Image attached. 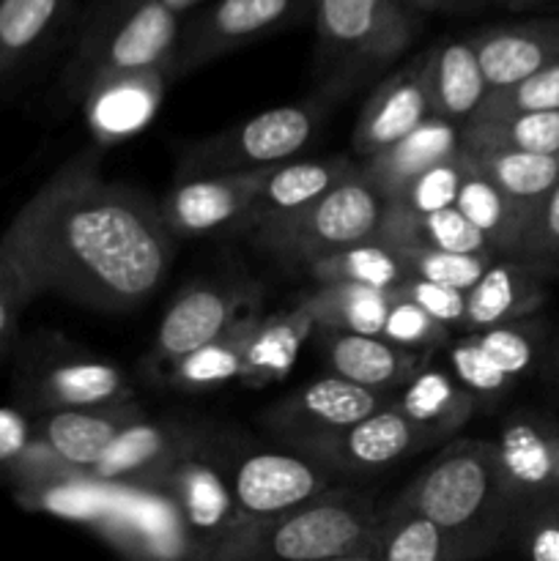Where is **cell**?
<instances>
[{
	"label": "cell",
	"mask_w": 559,
	"mask_h": 561,
	"mask_svg": "<svg viewBox=\"0 0 559 561\" xmlns=\"http://www.w3.org/2000/svg\"><path fill=\"white\" fill-rule=\"evenodd\" d=\"M159 493L170 499V510L179 518L184 535L206 548L203 553L208 557H214L219 546L244 524L228 474L208 463L197 449L173 466Z\"/></svg>",
	"instance_id": "5bb4252c"
},
{
	"label": "cell",
	"mask_w": 559,
	"mask_h": 561,
	"mask_svg": "<svg viewBox=\"0 0 559 561\" xmlns=\"http://www.w3.org/2000/svg\"><path fill=\"white\" fill-rule=\"evenodd\" d=\"M384 201L362 170H351L329 192L299 211L252 230L258 244L280 261L310 263L376 236Z\"/></svg>",
	"instance_id": "8992f818"
},
{
	"label": "cell",
	"mask_w": 559,
	"mask_h": 561,
	"mask_svg": "<svg viewBox=\"0 0 559 561\" xmlns=\"http://www.w3.org/2000/svg\"><path fill=\"white\" fill-rule=\"evenodd\" d=\"M398 502L420 510L447 529L480 542L488 553L507 542L518 515V499L510 491L493 442H466L444 449Z\"/></svg>",
	"instance_id": "7a4b0ae2"
},
{
	"label": "cell",
	"mask_w": 559,
	"mask_h": 561,
	"mask_svg": "<svg viewBox=\"0 0 559 561\" xmlns=\"http://www.w3.org/2000/svg\"><path fill=\"white\" fill-rule=\"evenodd\" d=\"M425 85L433 115L458 124L475 115L488 96V80L469 38L442 42L425 53Z\"/></svg>",
	"instance_id": "4316f807"
},
{
	"label": "cell",
	"mask_w": 559,
	"mask_h": 561,
	"mask_svg": "<svg viewBox=\"0 0 559 561\" xmlns=\"http://www.w3.org/2000/svg\"><path fill=\"white\" fill-rule=\"evenodd\" d=\"M258 321H261V316L244 312L223 334L203 343L201 348L186 354L184 359L173 362L168 367L170 383L179 389H212L223 387L228 381H239Z\"/></svg>",
	"instance_id": "d6a6232c"
},
{
	"label": "cell",
	"mask_w": 559,
	"mask_h": 561,
	"mask_svg": "<svg viewBox=\"0 0 559 561\" xmlns=\"http://www.w3.org/2000/svg\"><path fill=\"white\" fill-rule=\"evenodd\" d=\"M532 110H559V58L513 85L488 91L471 118H497V115L532 113Z\"/></svg>",
	"instance_id": "ab89813d"
},
{
	"label": "cell",
	"mask_w": 559,
	"mask_h": 561,
	"mask_svg": "<svg viewBox=\"0 0 559 561\" xmlns=\"http://www.w3.org/2000/svg\"><path fill=\"white\" fill-rule=\"evenodd\" d=\"M266 170L186 175L162 197L159 211L175 236H212L244 228Z\"/></svg>",
	"instance_id": "9a60e30c"
},
{
	"label": "cell",
	"mask_w": 559,
	"mask_h": 561,
	"mask_svg": "<svg viewBox=\"0 0 559 561\" xmlns=\"http://www.w3.org/2000/svg\"><path fill=\"white\" fill-rule=\"evenodd\" d=\"M175 233L159 203L107 181L93 153L60 164L0 233L33 296L121 312L168 279Z\"/></svg>",
	"instance_id": "6da1fadb"
},
{
	"label": "cell",
	"mask_w": 559,
	"mask_h": 561,
	"mask_svg": "<svg viewBox=\"0 0 559 561\" xmlns=\"http://www.w3.org/2000/svg\"><path fill=\"white\" fill-rule=\"evenodd\" d=\"M140 416H146V411L132 398L124 403L91 405V409L42 411L31 414V427L33 436L47 442L60 458L88 471V466L113 444V438Z\"/></svg>",
	"instance_id": "7402d4cb"
},
{
	"label": "cell",
	"mask_w": 559,
	"mask_h": 561,
	"mask_svg": "<svg viewBox=\"0 0 559 561\" xmlns=\"http://www.w3.org/2000/svg\"><path fill=\"white\" fill-rule=\"evenodd\" d=\"M515 257L532 263L546 279L559 277V181L532 217Z\"/></svg>",
	"instance_id": "f6af8a7d"
},
{
	"label": "cell",
	"mask_w": 559,
	"mask_h": 561,
	"mask_svg": "<svg viewBox=\"0 0 559 561\" xmlns=\"http://www.w3.org/2000/svg\"><path fill=\"white\" fill-rule=\"evenodd\" d=\"M11 400L27 416L132 400L129 378L53 329L20 334L9 356Z\"/></svg>",
	"instance_id": "277c9868"
},
{
	"label": "cell",
	"mask_w": 559,
	"mask_h": 561,
	"mask_svg": "<svg viewBox=\"0 0 559 561\" xmlns=\"http://www.w3.org/2000/svg\"><path fill=\"white\" fill-rule=\"evenodd\" d=\"M422 447H427L425 436L406 420L398 405L387 400L362 420L351 422L343 431L305 444V447H299V453L316 458L329 471L376 474V471L400 463Z\"/></svg>",
	"instance_id": "4fadbf2b"
},
{
	"label": "cell",
	"mask_w": 559,
	"mask_h": 561,
	"mask_svg": "<svg viewBox=\"0 0 559 561\" xmlns=\"http://www.w3.org/2000/svg\"><path fill=\"white\" fill-rule=\"evenodd\" d=\"M469 42L486 71L488 91H497L559 58V20L486 27L471 33Z\"/></svg>",
	"instance_id": "603a6c76"
},
{
	"label": "cell",
	"mask_w": 559,
	"mask_h": 561,
	"mask_svg": "<svg viewBox=\"0 0 559 561\" xmlns=\"http://www.w3.org/2000/svg\"><path fill=\"white\" fill-rule=\"evenodd\" d=\"M162 3L168 5V9H173V11H179V14H184V11H190L192 5L203 3V0H162Z\"/></svg>",
	"instance_id": "f907efd6"
},
{
	"label": "cell",
	"mask_w": 559,
	"mask_h": 561,
	"mask_svg": "<svg viewBox=\"0 0 559 561\" xmlns=\"http://www.w3.org/2000/svg\"><path fill=\"white\" fill-rule=\"evenodd\" d=\"M376 241L389 247H431L449 252H493L486 236L455 206L414 211L400 203H384Z\"/></svg>",
	"instance_id": "f1b7e54d"
},
{
	"label": "cell",
	"mask_w": 559,
	"mask_h": 561,
	"mask_svg": "<svg viewBox=\"0 0 559 561\" xmlns=\"http://www.w3.org/2000/svg\"><path fill=\"white\" fill-rule=\"evenodd\" d=\"M403 3L414 11H466L486 0H403Z\"/></svg>",
	"instance_id": "681fc988"
},
{
	"label": "cell",
	"mask_w": 559,
	"mask_h": 561,
	"mask_svg": "<svg viewBox=\"0 0 559 561\" xmlns=\"http://www.w3.org/2000/svg\"><path fill=\"white\" fill-rule=\"evenodd\" d=\"M497 3H502L504 9H532V5H540L546 0H497Z\"/></svg>",
	"instance_id": "816d5d0a"
},
{
	"label": "cell",
	"mask_w": 559,
	"mask_h": 561,
	"mask_svg": "<svg viewBox=\"0 0 559 561\" xmlns=\"http://www.w3.org/2000/svg\"><path fill=\"white\" fill-rule=\"evenodd\" d=\"M33 299L36 296H33L31 285L25 283L22 272L0 241V373L9 365V356L14 351L16 337H20L22 312Z\"/></svg>",
	"instance_id": "bcb514c9"
},
{
	"label": "cell",
	"mask_w": 559,
	"mask_h": 561,
	"mask_svg": "<svg viewBox=\"0 0 559 561\" xmlns=\"http://www.w3.org/2000/svg\"><path fill=\"white\" fill-rule=\"evenodd\" d=\"M493 447L518 507L559 485V425L554 422L518 416Z\"/></svg>",
	"instance_id": "cb8c5ba5"
},
{
	"label": "cell",
	"mask_w": 559,
	"mask_h": 561,
	"mask_svg": "<svg viewBox=\"0 0 559 561\" xmlns=\"http://www.w3.org/2000/svg\"><path fill=\"white\" fill-rule=\"evenodd\" d=\"M546 301V277L532 263L521 257H493L482 277L466 290V310L460 329L502 327V323L526 321Z\"/></svg>",
	"instance_id": "ffe728a7"
},
{
	"label": "cell",
	"mask_w": 559,
	"mask_h": 561,
	"mask_svg": "<svg viewBox=\"0 0 559 561\" xmlns=\"http://www.w3.org/2000/svg\"><path fill=\"white\" fill-rule=\"evenodd\" d=\"M323 351L332 373L376 392L403 387L420 367L417 351L400 348L381 334L327 332Z\"/></svg>",
	"instance_id": "484cf974"
},
{
	"label": "cell",
	"mask_w": 559,
	"mask_h": 561,
	"mask_svg": "<svg viewBox=\"0 0 559 561\" xmlns=\"http://www.w3.org/2000/svg\"><path fill=\"white\" fill-rule=\"evenodd\" d=\"M392 296L400 299H409L414 305H420L422 310L431 312L436 321L447 323L449 329H458L464 323V310H466V290L453 288V285L433 283V279L422 277H403L392 290Z\"/></svg>",
	"instance_id": "7dc6e473"
},
{
	"label": "cell",
	"mask_w": 559,
	"mask_h": 561,
	"mask_svg": "<svg viewBox=\"0 0 559 561\" xmlns=\"http://www.w3.org/2000/svg\"><path fill=\"white\" fill-rule=\"evenodd\" d=\"M395 405L425 436V442L433 444L449 438L471 420L477 411V398L449 373L420 365L403 383V392Z\"/></svg>",
	"instance_id": "83f0119b"
},
{
	"label": "cell",
	"mask_w": 559,
	"mask_h": 561,
	"mask_svg": "<svg viewBox=\"0 0 559 561\" xmlns=\"http://www.w3.org/2000/svg\"><path fill=\"white\" fill-rule=\"evenodd\" d=\"M449 365H453L455 381L460 387L469 389L477 400L480 398H497V394L507 392L513 378L486 354L477 337L458 340V343L449 348Z\"/></svg>",
	"instance_id": "ee69618b"
},
{
	"label": "cell",
	"mask_w": 559,
	"mask_h": 561,
	"mask_svg": "<svg viewBox=\"0 0 559 561\" xmlns=\"http://www.w3.org/2000/svg\"><path fill=\"white\" fill-rule=\"evenodd\" d=\"M507 542L535 561H559V485L518 510Z\"/></svg>",
	"instance_id": "f35d334b"
},
{
	"label": "cell",
	"mask_w": 559,
	"mask_h": 561,
	"mask_svg": "<svg viewBox=\"0 0 559 561\" xmlns=\"http://www.w3.org/2000/svg\"><path fill=\"white\" fill-rule=\"evenodd\" d=\"M181 14L162 0H110L77 38L64 71V91L80 104L91 88L126 71L173 66Z\"/></svg>",
	"instance_id": "5b68a950"
},
{
	"label": "cell",
	"mask_w": 559,
	"mask_h": 561,
	"mask_svg": "<svg viewBox=\"0 0 559 561\" xmlns=\"http://www.w3.org/2000/svg\"><path fill=\"white\" fill-rule=\"evenodd\" d=\"M471 334L513 381L526 376L535 367L537 351H540V329L532 327V323L513 321L502 323V327L480 329V332Z\"/></svg>",
	"instance_id": "b9f144b4"
},
{
	"label": "cell",
	"mask_w": 559,
	"mask_h": 561,
	"mask_svg": "<svg viewBox=\"0 0 559 561\" xmlns=\"http://www.w3.org/2000/svg\"><path fill=\"white\" fill-rule=\"evenodd\" d=\"M464 148L469 151L502 148V151L559 153V110H532V113L466 121Z\"/></svg>",
	"instance_id": "d590c367"
},
{
	"label": "cell",
	"mask_w": 559,
	"mask_h": 561,
	"mask_svg": "<svg viewBox=\"0 0 559 561\" xmlns=\"http://www.w3.org/2000/svg\"><path fill=\"white\" fill-rule=\"evenodd\" d=\"M316 110L310 104H283L263 110L239 126L219 131L206 142L190 148L184 162L186 175L241 173V170L274 168L288 162L310 142L316 131Z\"/></svg>",
	"instance_id": "ba28073f"
},
{
	"label": "cell",
	"mask_w": 559,
	"mask_h": 561,
	"mask_svg": "<svg viewBox=\"0 0 559 561\" xmlns=\"http://www.w3.org/2000/svg\"><path fill=\"white\" fill-rule=\"evenodd\" d=\"M318 42L329 64L370 71L392 64L414 38V9L403 0H312Z\"/></svg>",
	"instance_id": "52a82bcc"
},
{
	"label": "cell",
	"mask_w": 559,
	"mask_h": 561,
	"mask_svg": "<svg viewBox=\"0 0 559 561\" xmlns=\"http://www.w3.org/2000/svg\"><path fill=\"white\" fill-rule=\"evenodd\" d=\"M469 151V148H466ZM471 164L486 179H491L510 201L518 203L529 219L535 217L540 203L559 181V153H535V151H502V148H486V151H469ZM529 230V228H526Z\"/></svg>",
	"instance_id": "836d02e7"
},
{
	"label": "cell",
	"mask_w": 559,
	"mask_h": 561,
	"mask_svg": "<svg viewBox=\"0 0 559 561\" xmlns=\"http://www.w3.org/2000/svg\"><path fill=\"white\" fill-rule=\"evenodd\" d=\"M389 290L360 283H318L312 294L299 301L312 323L323 332L381 334L389 310Z\"/></svg>",
	"instance_id": "e575fe53"
},
{
	"label": "cell",
	"mask_w": 559,
	"mask_h": 561,
	"mask_svg": "<svg viewBox=\"0 0 559 561\" xmlns=\"http://www.w3.org/2000/svg\"><path fill=\"white\" fill-rule=\"evenodd\" d=\"M455 208L486 236V241L497 255H518L521 241H524L526 228L532 222L529 214L518 203L510 201L475 164H469V173H466L458 197H455Z\"/></svg>",
	"instance_id": "4dcf8cb0"
},
{
	"label": "cell",
	"mask_w": 559,
	"mask_h": 561,
	"mask_svg": "<svg viewBox=\"0 0 559 561\" xmlns=\"http://www.w3.org/2000/svg\"><path fill=\"white\" fill-rule=\"evenodd\" d=\"M307 268L316 283H360L384 290H392L406 277V268L395 247L381 244L376 239L343 247V250L310 263Z\"/></svg>",
	"instance_id": "8d00e7d4"
},
{
	"label": "cell",
	"mask_w": 559,
	"mask_h": 561,
	"mask_svg": "<svg viewBox=\"0 0 559 561\" xmlns=\"http://www.w3.org/2000/svg\"><path fill=\"white\" fill-rule=\"evenodd\" d=\"M427 115H431V99L425 85V55H417L370 93L351 137L354 151L362 159L373 157L389 142L409 135Z\"/></svg>",
	"instance_id": "ac0fdd59"
},
{
	"label": "cell",
	"mask_w": 559,
	"mask_h": 561,
	"mask_svg": "<svg viewBox=\"0 0 559 561\" xmlns=\"http://www.w3.org/2000/svg\"><path fill=\"white\" fill-rule=\"evenodd\" d=\"M312 329H316V323L301 305H296L294 310L274 312V316H261L250 340V348H247L244 370H241L239 381L258 389L288 376L296 356H299L301 343Z\"/></svg>",
	"instance_id": "1f68e13d"
},
{
	"label": "cell",
	"mask_w": 559,
	"mask_h": 561,
	"mask_svg": "<svg viewBox=\"0 0 559 561\" xmlns=\"http://www.w3.org/2000/svg\"><path fill=\"white\" fill-rule=\"evenodd\" d=\"M356 170L349 159L332 157V159H305V162H280L266 170L258 190L255 201H252L250 214H247L244 230H255L261 225L283 219L288 214L299 211V208L310 206L312 201L332 190L343 175Z\"/></svg>",
	"instance_id": "d4e9b609"
},
{
	"label": "cell",
	"mask_w": 559,
	"mask_h": 561,
	"mask_svg": "<svg viewBox=\"0 0 559 561\" xmlns=\"http://www.w3.org/2000/svg\"><path fill=\"white\" fill-rule=\"evenodd\" d=\"M378 515L354 493H323L266 520H244L214 559L373 561Z\"/></svg>",
	"instance_id": "3957f363"
},
{
	"label": "cell",
	"mask_w": 559,
	"mask_h": 561,
	"mask_svg": "<svg viewBox=\"0 0 559 561\" xmlns=\"http://www.w3.org/2000/svg\"><path fill=\"white\" fill-rule=\"evenodd\" d=\"M384 403H387L384 392L360 387V383L332 373V376L307 381L305 387L277 400L263 414V425L274 436L283 438L288 447L299 449L305 444L343 431L351 422L362 420Z\"/></svg>",
	"instance_id": "8fae6325"
},
{
	"label": "cell",
	"mask_w": 559,
	"mask_h": 561,
	"mask_svg": "<svg viewBox=\"0 0 559 561\" xmlns=\"http://www.w3.org/2000/svg\"><path fill=\"white\" fill-rule=\"evenodd\" d=\"M469 153H466V148H460L458 153H453L449 159H444V162L433 164L425 173L417 175L406 186L403 195L387 203H400V206L414 208V211H436V208L455 206V197H458L460 184H464L466 173H469Z\"/></svg>",
	"instance_id": "60d3db41"
},
{
	"label": "cell",
	"mask_w": 559,
	"mask_h": 561,
	"mask_svg": "<svg viewBox=\"0 0 559 561\" xmlns=\"http://www.w3.org/2000/svg\"><path fill=\"white\" fill-rule=\"evenodd\" d=\"M236 507L244 520L283 515L329 488V469L299 449H250L233 455L225 469Z\"/></svg>",
	"instance_id": "9c48e42d"
},
{
	"label": "cell",
	"mask_w": 559,
	"mask_h": 561,
	"mask_svg": "<svg viewBox=\"0 0 559 561\" xmlns=\"http://www.w3.org/2000/svg\"><path fill=\"white\" fill-rule=\"evenodd\" d=\"M464 148V124L427 115L409 135L389 142L360 164L362 175L384 203L403 195L406 186L433 164L444 162Z\"/></svg>",
	"instance_id": "d6986e66"
},
{
	"label": "cell",
	"mask_w": 559,
	"mask_h": 561,
	"mask_svg": "<svg viewBox=\"0 0 559 561\" xmlns=\"http://www.w3.org/2000/svg\"><path fill=\"white\" fill-rule=\"evenodd\" d=\"M71 0H0V85L47 47Z\"/></svg>",
	"instance_id": "f546056e"
},
{
	"label": "cell",
	"mask_w": 559,
	"mask_h": 561,
	"mask_svg": "<svg viewBox=\"0 0 559 561\" xmlns=\"http://www.w3.org/2000/svg\"><path fill=\"white\" fill-rule=\"evenodd\" d=\"M381 337H387L389 343L400 345V348L425 351V348H436V345L447 343L449 327L447 323L436 321L431 312H425L420 305H414V301L392 296L387 318H384Z\"/></svg>",
	"instance_id": "7bdbcfd3"
},
{
	"label": "cell",
	"mask_w": 559,
	"mask_h": 561,
	"mask_svg": "<svg viewBox=\"0 0 559 561\" xmlns=\"http://www.w3.org/2000/svg\"><path fill=\"white\" fill-rule=\"evenodd\" d=\"M255 290L244 285L197 283L181 290L157 329V359L170 367L203 343L223 334L236 318L250 312Z\"/></svg>",
	"instance_id": "2e32d148"
},
{
	"label": "cell",
	"mask_w": 559,
	"mask_h": 561,
	"mask_svg": "<svg viewBox=\"0 0 559 561\" xmlns=\"http://www.w3.org/2000/svg\"><path fill=\"white\" fill-rule=\"evenodd\" d=\"M480 557H491L480 542L447 529L398 499L376 520L373 561H466Z\"/></svg>",
	"instance_id": "44dd1931"
},
{
	"label": "cell",
	"mask_w": 559,
	"mask_h": 561,
	"mask_svg": "<svg viewBox=\"0 0 559 561\" xmlns=\"http://www.w3.org/2000/svg\"><path fill=\"white\" fill-rule=\"evenodd\" d=\"M31 438V416L20 405H0V482H9Z\"/></svg>",
	"instance_id": "c3c4849f"
},
{
	"label": "cell",
	"mask_w": 559,
	"mask_h": 561,
	"mask_svg": "<svg viewBox=\"0 0 559 561\" xmlns=\"http://www.w3.org/2000/svg\"><path fill=\"white\" fill-rule=\"evenodd\" d=\"M168 80H173V66H151L107 77L91 88L80 107L99 146H115L140 131L157 113Z\"/></svg>",
	"instance_id": "e0dca14e"
},
{
	"label": "cell",
	"mask_w": 559,
	"mask_h": 561,
	"mask_svg": "<svg viewBox=\"0 0 559 561\" xmlns=\"http://www.w3.org/2000/svg\"><path fill=\"white\" fill-rule=\"evenodd\" d=\"M312 0H214L181 31L173 77L212 64L277 27L299 20Z\"/></svg>",
	"instance_id": "30bf717a"
},
{
	"label": "cell",
	"mask_w": 559,
	"mask_h": 561,
	"mask_svg": "<svg viewBox=\"0 0 559 561\" xmlns=\"http://www.w3.org/2000/svg\"><path fill=\"white\" fill-rule=\"evenodd\" d=\"M192 449H197V442L190 427L140 416L88 466V477L104 488L159 491L173 466Z\"/></svg>",
	"instance_id": "7c38bea8"
},
{
	"label": "cell",
	"mask_w": 559,
	"mask_h": 561,
	"mask_svg": "<svg viewBox=\"0 0 559 561\" xmlns=\"http://www.w3.org/2000/svg\"><path fill=\"white\" fill-rule=\"evenodd\" d=\"M395 252L403 263L406 277L433 279L458 290H469L497 257V252H449L431 247H395Z\"/></svg>",
	"instance_id": "74e56055"
}]
</instances>
